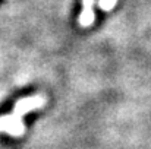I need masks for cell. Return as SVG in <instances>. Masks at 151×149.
<instances>
[{"instance_id": "1", "label": "cell", "mask_w": 151, "mask_h": 149, "mask_svg": "<svg viewBox=\"0 0 151 149\" xmlns=\"http://www.w3.org/2000/svg\"><path fill=\"white\" fill-rule=\"evenodd\" d=\"M0 132H6L12 136H22L25 132L22 117H18L15 114L1 115L0 117Z\"/></svg>"}, {"instance_id": "2", "label": "cell", "mask_w": 151, "mask_h": 149, "mask_svg": "<svg viewBox=\"0 0 151 149\" xmlns=\"http://www.w3.org/2000/svg\"><path fill=\"white\" fill-rule=\"evenodd\" d=\"M41 105H44V98H43V97H40V95L19 99V101L15 104L13 114H15V115H18V117H24L27 113H29L31 110L38 108V107H41Z\"/></svg>"}, {"instance_id": "3", "label": "cell", "mask_w": 151, "mask_h": 149, "mask_svg": "<svg viewBox=\"0 0 151 149\" xmlns=\"http://www.w3.org/2000/svg\"><path fill=\"white\" fill-rule=\"evenodd\" d=\"M94 0H84V10L79 15V24L88 26L94 22V10H93Z\"/></svg>"}, {"instance_id": "4", "label": "cell", "mask_w": 151, "mask_h": 149, "mask_svg": "<svg viewBox=\"0 0 151 149\" xmlns=\"http://www.w3.org/2000/svg\"><path fill=\"white\" fill-rule=\"evenodd\" d=\"M117 0H99V7L101 10H111Z\"/></svg>"}]
</instances>
